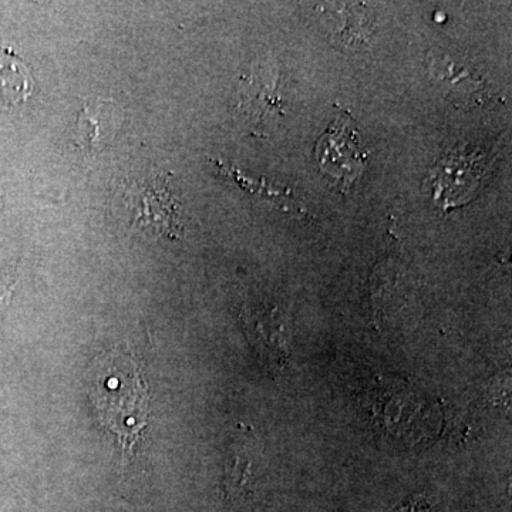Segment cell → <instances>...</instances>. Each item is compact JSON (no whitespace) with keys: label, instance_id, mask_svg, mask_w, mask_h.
I'll return each instance as SVG.
<instances>
[{"label":"cell","instance_id":"6","mask_svg":"<svg viewBox=\"0 0 512 512\" xmlns=\"http://www.w3.org/2000/svg\"><path fill=\"white\" fill-rule=\"evenodd\" d=\"M100 137L101 123L99 110L92 109L89 104L84 103L79 116H77L76 126H74V144L82 148V150L92 151L99 146Z\"/></svg>","mask_w":512,"mask_h":512},{"label":"cell","instance_id":"1","mask_svg":"<svg viewBox=\"0 0 512 512\" xmlns=\"http://www.w3.org/2000/svg\"><path fill=\"white\" fill-rule=\"evenodd\" d=\"M121 360L107 362L110 372L100 377L92 394L104 426L131 446L138 440V429L147 424V394L134 362Z\"/></svg>","mask_w":512,"mask_h":512},{"label":"cell","instance_id":"9","mask_svg":"<svg viewBox=\"0 0 512 512\" xmlns=\"http://www.w3.org/2000/svg\"><path fill=\"white\" fill-rule=\"evenodd\" d=\"M13 284L6 276H0V303L5 302L9 299L10 293H12Z\"/></svg>","mask_w":512,"mask_h":512},{"label":"cell","instance_id":"7","mask_svg":"<svg viewBox=\"0 0 512 512\" xmlns=\"http://www.w3.org/2000/svg\"><path fill=\"white\" fill-rule=\"evenodd\" d=\"M217 167L220 168L221 173L231 175L244 190L254 192V194L261 195V197L269 198V201H276L278 205H284V202H291L292 207L293 204L298 205L296 204L295 198H293L292 192L279 190L278 187H271V185L266 184L265 181L256 183V181L245 177V175L234 170V168L225 167L224 164L217 163Z\"/></svg>","mask_w":512,"mask_h":512},{"label":"cell","instance_id":"8","mask_svg":"<svg viewBox=\"0 0 512 512\" xmlns=\"http://www.w3.org/2000/svg\"><path fill=\"white\" fill-rule=\"evenodd\" d=\"M397 512H436L429 501L424 497L412 498L409 503L404 504Z\"/></svg>","mask_w":512,"mask_h":512},{"label":"cell","instance_id":"10","mask_svg":"<svg viewBox=\"0 0 512 512\" xmlns=\"http://www.w3.org/2000/svg\"><path fill=\"white\" fill-rule=\"evenodd\" d=\"M0 200H2V195H0Z\"/></svg>","mask_w":512,"mask_h":512},{"label":"cell","instance_id":"3","mask_svg":"<svg viewBox=\"0 0 512 512\" xmlns=\"http://www.w3.org/2000/svg\"><path fill=\"white\" fill-rule=\"evenodd\" d=\"M365 158L366 151L360 146L356 131L346 120L335 123L318 146L322 170L345 181L355 180L362 173Z\"/></svg>","mask_w":512,"mask_h":512},{"label":"cell","instance_id":"5","mask_svg":"<svg viewBox=\"0 0 512 512\" xmlns=\"http://www.w3.org/2000/svg\"><path fill=\"white\" fill-rule=\"evenodd\" d=\"M279 109V94L275 93L274 86H271L264 74L249 76L245 80L244 86L241 87L239 110L252 119V123L264 124V119L272 113H279Z\"/></svg>","mask_w":512,"mask_h":512},{"label":"cell","instance_id":"2","mask_svg":"<svg viewBox=\"0 0 512 512\" xmlns=\"http://www.w3.org/2000/svg\"><path fill=\"white\" fill-rule=\"evenodd\" d=\"M126 204L131 212V224L148 228L154 234L171 239L184 234L180 205L164 175H148L127 190Z\"/></svg>","mask_w":512,"mask_h":512},{"label":"cell","instance_id":"4","mask_svg":"<svg viewBox=\"0 0 512 512\" xmlns=\"http://www.w3.org/2000/svg\"><path fill=\"white\" fill-rule=\"evenodd\" d=\"M35 89L28 64L9 47H0V96L6 103H26Z\"/></svg>","mask_w":512,"mask_h":512}]
</instances>
